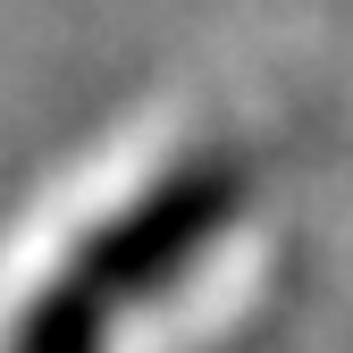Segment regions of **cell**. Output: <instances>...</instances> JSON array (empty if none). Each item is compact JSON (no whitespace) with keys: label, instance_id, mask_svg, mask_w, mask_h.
Returning a JSON list of instances; mask_svg holds the SVG:
<instances>
[{"label":"cell","instance_id":"1","mask_svg":"<svg viewBox=\"0 0 353 353\" xmlns=\"http://www.w3.org/2000/svg\"><path fill=\"white\" fill-rule=\"evenodd\" d=\"M236 202H244L236 160H185V168H168L135 210H118L110 228L84 244V261L68 270V286H84L101 312L143 303V294H160L176 270H185V261L210 252V236L236 219Z\"/></svg>","mask_w":353,"mask_h":353},{"label":"cell","instance_id":"2","mask_svg":"<svg viewBox=\"0 0 353 353\" xmlns=\"http://www.w3.org/2000/svg\"><path fill=\"white\" fill-rule=\"evenodd\" d=\"M101 345H110V312L84 286H68V278L42 294L17 320V336H9V353H101Z\"/></svg>","mask_w":353,"mask_h":353}]
</instances>
